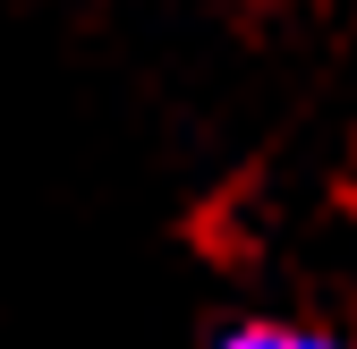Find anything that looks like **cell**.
<instances>
[{
	"label": "cell",
	"instance_id": "obj_1",
	"mask_svg": "<svg viewBox=\"0 0 357 349\" xmlns=\"http://www.w3.org/2000/svg\"><path fill=\"white\" fill-rule=\"evenodd\" d=\"M221 349H340V341L306 332V324H230V332H221Z\"/></svg>",
	"mask_w": 357,
	"mask_h": 349
}]
</instances>
